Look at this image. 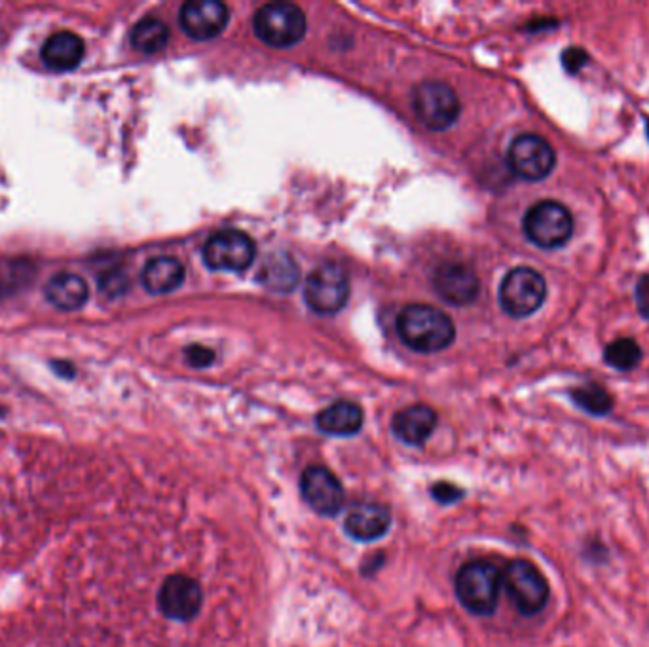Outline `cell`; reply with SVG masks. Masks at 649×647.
I'll use <instances>...</instances> for the list:
<instances>
[{
    "label": "cell",
    "mask_w": 649,
    "mask_h": 647,
    "mask_svg": "<svg viewBox=\"0 0 649 647\" xmlns=\"http://www.w3.org/2000/svg\"><path fill=\"white\" fill-rule=\"evenodd\" d=\"M437 427V412L427 405H412L399 410L393 420L391 429L399 441L410 446H422Z\"/></svg>",
    "instance_id": "16"
},
{
    "label": "cell",
    "mask_w": 649,
    "mask_h": 647,
    "mask_svg": "<svg viewBox=\"0 0 649 647\" xmlns=\"http://www.w3.org/2000/svg\"><path fill=\"white\" fill-rule=\"evenodd\" d=\"M503 587L520 615L534 617L549 604L551 587L538 566L526 558H515L501 570Z\"/></svg>",
    "instance_id": "3"
},
{
    "label": "cell",
    "mask_w": 649,
    "mask_h": 647,
    "mask_svg": "<svg viewBox=\"0 0 649 647\" xmlns=\"http://www.w3.org/2000/svg\"><path fill=\"white\" fill-rule=\"evenodd\" d=\"M391 526V511L382 503H359L344 520L346 536L369 543L386 536Z\"/></svg>",
    "instance_id": "15"
},
{
    "label": "cell",
    "mask_w": 649,
    "mask_h": 647,
    "mask_svg": "<svg viewBox=\"0 0 649 647\" xmlns=\"http://www.w3.org/2000/svg\"><path fill=\"white\" fill-rule=\"evenodd\" d=\"M570 397H572L575 407L581 408L583 412H587L591 416H606L612 412L613 397L608 389H604L598 384H587V386L572 389Z\"/></svg>",
    "instance_id": "23"
},
{
    "label": "cell",
    "mask_w": 649,
    "mask_h": 647,
    "mask_svg": "<svg viewBox=\"0 0 649 647\" xmlns=\"http://www.w3.org/2000/svg\"><path fill=\"white\" fill-rule=\"evenodd\" d=\"M300 492L321 517H334L344 507V486L331 469L310 465L300 477Z\"/></svg>",
    "instance_id": "12"
},
{
    "label": "cell",
    "mask_w": 649,
    "mask_h": 647,
    "mask_svg": "<svg viewBox=\"0 0 649 647\" xmlns=\"http://www.w3.org/2000/svg\"><path fill=\"white\" fill-rule=\"evenodd\" d=\"M186 278L185 266L181 260L173 257H156L150 259L143 272L141 281L150 295H167L183 285Z\"/></svg>",
    "instance_id": "20"
},
{
    "label": "cell",
    "mask_w": 649,
    "mask_h": 647,
    "mask_svg": "<svg viewBox=\"0 0 649 647\" xmlns=\"http://www.w3.org/2000/svg\"><path fill=\"white\" fill-rule=\"evenodd\" d=\"M547 298V283L534 268L519 266L505 274L500 285L503 312L515 319L536 314Z\"/></svg>",
    "instance_id": "6"
},
{
    "label": "cell",
    "mask_w": 649,
    "mask_h": 647,
    "mask_svg": "<svg viewBox=\"0 0 649 647\" xmlns=\"http://www.w3.org/2000/svg\"><path fill=\"white\" fill-rule=\"evenodd\" d=\"M44 295L52 306H56L57 310L75 312L88 302L90 289H88V283L84 281V278L71 274V272H61V274H56L48 279Z\"/></svg>",
    "instance_id": "18"
},
{
    "label": "cell",
    "mask_w": 649,
    "mask_h": 647,
    "mask_svg": "<svg viewBox=\"0 0 649 647\" xmlns=\"http://www.w3.org/2000/svg\"><path fill=\"white\" fill-rule=\"evenodd\" d=\"M101 291L109 296H120L128 289V279L122 272H109L99 279Z\"/></svg>",
    "instance_id": "27"
},
{
    "label": "cell",
    "mask_w": 649,
    "mask_h": 647,
    "mask_svg": "<svg viewBox=\"0 0 649 647\" xmlns=\"http://www.w3.org/2000/svg\"><path fill=\"white\" fill-rule=\"evenodd\" d=\"M300 270L287 253H274L260 268L259 281L270 291L291 293L297 287Z\"/></svg>",
    "instance_id": "21"
},
{
    "label": "cell",
    "mask_w": 649,
    "mask_h": 647,
    "mask_svg": "<svg viewBox=\"0 0 649 647\" xmlns=\"http://www.w3.org/2000/svg\"><path fill=\"white\" fill-rule=\"evenodd\" d=\"M202 606L204 591L200 583L188 575H169L158 591V610L171 621H192L200 615Z\"/></svg>",
    "instance_id": "11"
},
{
    "label": "cell",
    "mask_w": 649,
    "mask_h": 647,
    "mask_svg": "<svg viewBox=\"0 0 649 647\" xmlns=\"http://www.w3.org/2000/svg\"><path fill=\"white\" fill-rule=\"evenodd\" d=\"M604 361L615 370L629 372L642 361V348L632 338H617L604 350Z\"/></svg>",
    "instance_id": "24"
},
{
    "label": "cell",
    "mask_w": 649,
    "mask_h": 647,
    "mask_svg": "<svg viewBox=\"0 0 649 647\" xmlns=\"http://www.w3.org/2000/svg\"><path fill=\"white\" fill-rule=\"evenodd\" d=\"M257 257V245L242 230L224 228L209 236L204 262L215 272H245Z\"/></svg>",
    "instance_id": "9"
},
{
    "label": "cell",
    "mask_w": 649,
    "mask_h": 647,
    "mask_svg": "<svg viewBox=\"0 0 649 647\" xmlns=\"http://www.w3.org/2000/svg\"><path fill=\"white\" fill-rule=\"evenodd\" d=\"M86 52L84 40L71 31H59L48 38L40 50L42 63L54 71V73H65L73 71Z\"/></svg>",
    "instance_id": "17"
},
{
    "label": "cell",
    "mask_w": 649,
    "mask_h": 647,
    "mask_svg": "<svg viewBox=\"0 0 649 647\" xmlns=\"http://www.w3.org/2000/svg\"><path fill=\"white\" fill-rule=\"evenodd\" d=\"M522 230L539 249H558L574 236V217L566 205L543 200L526 211Z\"/></svg>",
    "instance_id": "4"
},
{
    "label": "cell",
    "mask_w": 649,
    "mask_h": 647,
    "mask_svg": "<svg viewBox=\"0 0 649 647\" xmlns=\"http://www.w3.org/2000/svg\"><path fill=\"white\" fill-rule=\"evenodd\" d=\"M587 63H589V54L583 48L572 46L562 52V65L566 73L577 74Z\"/></svg>",
    "instance_id": "25"
},
{
    "label": "cell",
    "mask_w": 649,
    "mask_h": 647,
    "mask_svg": "<svg viewBox=\"0 0 649 647\" xmlns=\"http://www.w3.org/2000/svg\"><path fill=\"white\" fill-rule=\"evenodd\" d=\"M131 46L143 54H158L167 46L169 29L162 19H141L131 29Z\"/></svg>",
    "instance_id": "22"
},
{
    "label": "cell",
    "mask_w": 649,
    "mask_h": 647,
    "mask_svg": "<svg viewBox=\"0 0 649 647\" xmlns=\"http://www.w3.org/2000/svg\"><path fill=\"white\" fill-rule=\"evenodd\" d=\"M365 422L363 410L353 401H336L317 414V429L331 437H352Z\"/></svg>",
    "instance_id": "19"
},
{
    "label": "cell",
    "mask_w": 649,
    "mask_h": 647,
    "mask_svg": "<svg viewBox=\"0 0 649 647\" xmlns=\"http://www.w3.org/2000/svg\"><path fill=\"white\" fill-rule=\"evenodd\" d=\"M253 27L264 44L272 48H291L304 38L308 23L297 4L270 2L257 10Z\"/></svg>",
    "instance_id": "5"
},
{
    "label": "cell",
    "mask_w": 649,
    "mask_h": 647,
    "mask_svg": "<svg viewBox=\"0 0 649 647\" xmlns=\"http://www.w3.org/2000/svg\"><path fill=\"white\" fill-rule=\"evenodd\" d=\"M507 164L522 181L536 183L551 175L557 166V154L543 137L536 133H522L509 145Z\"/></svg>",
    "instance_id": "10"
},
{
    "label": "cell",
    "mask_w": 649,
    "mask_h": 647,
    "mask_svg": "<svg viewBox=\"0 0 649 647\" xmlns=\"http://www.w3.org/2000/svg\"><path fill=\"white\" fill-rule=\"evenodd\" d=\"M352 293L348 274L334 262L321 264L306 279L304 298L306 304L321 315L338 314Z\"/></svg>",
    "instance_id": "8"
},
{
    "label": "cell",
    "mask_w": 649,
    "mask_h": 647,
    "mask_svg": "<svg viewBox=\"0 0 649 647\" xmlns=\"http://www.w3.org/2000/svg\"><path fill=\"white\" fill-rule=\"evenodd\" d=\"M186 361L190 367H196V369H204V367H209L213 361H215V353L211 352L209 348H204V346H190L186 348L185 352Z\"/></svg>",
    "instance_id": "28"
},
{
    "label": "cell",
    "mask_w": 649,
    "mask_h": 647,
    "mask_svg": "<svg viewBox=\"0 0 649 647\" xmlns=\"http://www.w3.org/2000/svg\"><path fill=\"white\" fill-rule=\"evenodd\" d=\"M634 298H636L638 312L649 319V274L648 276H642L640 281L636 283Z\"/></svg>",
    "instance_id": "29"
},
{
    "label": "cell",
    "mask_w": 649,
    "mask_h": 647,
    "mask_svg": "<svg viewBox=\"0 0 649 647\" xmlns=\"http://www.w3.org/2000/svg\"><path fill=\"white\" fill-rule=\"evenodd\" d=\"M431 496L443 505H450V503H456L464 498V490H460L458 486H454L450 482H437L431 488Z\"/></svg>",
    "instance_id": "26"
},
{
    "label": "cell",
    "mask_w": 649,
    "mask_h": 647,
    "mask_svg": "<svg viewBox=\"0 0 649 647\" xmlns=\"http://www.w3.org/2000/svg\"><path fill=\"white\" fill-rule=\"evenodd\" d=\"M648 137H649V120H648Z\"/></svg>",
    "instance_id": "30"
},
{
    "label": "cell",
    "mask_w": 649,
    "mask_h": 647,
    "mask_svg": "<svg viewBox=\"0 0 649 647\" xmlns=\"http://www.w3.org/2000/svg\"><path fill=\"white\" fill-rule=\"evenodd\" d=\"M412 111L427 130L450 128L462 111L456 92L437 80H427L412 92Z\"/></svg>",
    "instance_id": "7"
},
{
    "label": "cell",
    "mask_w": 649,
    "mask_h": 647,
    "mask_svg": "<svg viewBox=\"0 0 649 647\" xmlns=\"http://www.w3.org/2000/svg\"><path fill=\"white\" fill-rule=\"evenodd\" d=\"M397 334L414 352L437 353L454 342L456 327L443 310L427 304H410L397 317Z\"/></svg>",
    "instance_id": "1"
},
{
    "label": "cell",
    "mask_w": 649,
    "mask_h": 647,
    "mask_svg": "<svg viewBox=\"0 0 649 647\" xmlns=\"http://www.w3.org/2000/svg\"><path fill=\"white\" fill-rule=\"evenodd\" d=\"M230 12L219 0H190L181 8L179 21L188 37L211 40L219 37L228 25Z\"/></svg>",
    "instance_id": "14"
},
{
    "label": "cell",
    "mask_w": 649,
    "mask_h": 647,
    "mask_svg": "<svg viewBox=\"0 0 649 647\" xmlns=\"http://www.w3.org/2000/svg\"><path fill=\"white\" fill-rule=\"evenodd\" d=\"M503 574L490 560H471L456 575V596L465 610L479 617L494 615L500 604Z\"/></svg>",
    "instance_id": "2"
},
{
    "label": "cell",
    "mask_w": 649,
    "mask_h": 647,
    "mask_svg": "<svg viewBox=\"0 0 649 647\" xmlns=\"http://www.w3.org/2000/svg\"><path fill=\"white\" fill-rule=\"evenodd\" d=\"M435 293L452 306H469L477 300L481 283L471 266L456 260L441 262L433 272Z\"/></svg>",
    "instance_id": "13"
}]
</instances>
